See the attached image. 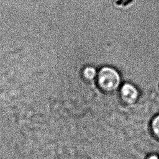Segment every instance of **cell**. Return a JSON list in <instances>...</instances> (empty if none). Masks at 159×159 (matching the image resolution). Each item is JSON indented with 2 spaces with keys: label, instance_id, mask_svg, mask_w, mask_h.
<instances>
[{
  "label": "cell",
  "instance_id": "1",
  "mask_svg": "<svg viewBox=\"0 0 159 159\" xmlns=\"http://www.w3.org/2000/svg\"><path fill=\"white\" fill-rule=\"evenodd\" d=\"M98 82L101 89L107 91H112L119 87L120 78L115 69L106 66L101 68L99 71Z\"/></svg>",
  "mask_w": 159,
  "mask_h": 159
},
{
  "label": "cell",
  "instance_id": "2",
  "mask_svg": "<svg viewBox=\"0 0 159 159\" xmlns=\"http://www.w3.org/2000/svg\"><path fill=\"white\" fill-rule=\"evenodd\" d=\"M120 94L122 99L129 104L134 103L139 96V92L137 88L130 83H125L122 86Z\"/></svg>",
  "mask_w": 159,
  "mask_h": 159
},
{
  "label": "cell",
  "instance_id": "3",
  "mask_svg": "<svg viewBox=\"0 0 159 159\" xmlns=\"http://www.w3.org/2000/svg\"><path fill=\"white\" fill-rule=\"evenodd\" d=\"M96 75V70L90 66H88L85 68L83 70V75L84 78L88 80H92L94 78Z\"/></svg>",
  "mask_w": 159,
  "mask_h": 159
},
{
  "label": "cell",
  "instance_id": "4",
  "mask_svg": "<svg viewBox=\"0 0 159 159\" xmlns=\"http://www.w3.org/2000/svg\"><path fill=\"white\" fill-rule=\"evenodd\" d=\"M152 127L154 133L159 137V115L157 116L152 120Z\"/></svg>",
  "mask_w": 159,
  "mask_h": 159
},
{
  "label": "cell",
  "instance_id": "5",
  "mask_svg": "<svg viewBox=\"0 0 159 159\" xmlns=\"http://www.w3.org/2000/svg\"><path fill=\"white\" fill-rule=\"evenodd\" d=\"M147 159H159V157L156 154H151L147 157Z\"/></svg>",
  "mask_w": 159,
  "mask_h": 159
}]
</instances>
